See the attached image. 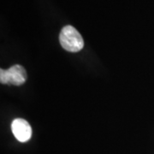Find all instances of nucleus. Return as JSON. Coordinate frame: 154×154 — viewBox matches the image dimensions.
<instances>
[{"label": "nucleus", "mask_w": 154, "mask_h": 154, "mask_svg": "<svg viewBox=\"0 0 154 154\" xmlns=\"http://www.w3.org/2000/svg\"><path fill=\"white\" fill-rule=\"evenodd\" d=\"M11 130L20 142H27L32 136V128L28 122L22 118H17L12 122Z\"/></svg>", "instance_id": "obj_2"}, {"label": "nucleus", "mask_w": 154, "mask_h": 154, "mask_svg": "<svg viewBox=\"0 0 154 154\" xmlns=\"http://www.w3.org/2000/svg\"><path fill=\"white\" fill-rule=\"evenodd\" d=\"M0 82L2 84H9V73L8 69H0Z\"/></svg>", "instance_id": "obj_4"}, {"label": "nucleus", "mask_w": 154, "mask_h": 154, "mask_svg": "<svg viewBox=\"0 0 154 154\" xmlns=\"http://www.w3.org/2000/svg\"><path fill=\"white\" fill-rule=\"evenodd\" d=\"M59 40L62 47L71 52H77L84 46V40L82 35L72 26H65L63 28L59 35Z\"/></svg>", "instance_id": "obj_1"}, {"label": "nucleus", "mask_w": 154, "mask_h": 154, "mask_svg": "<svg viewBox=\"0 0 154 154\" xmlns=\"http://www.w3.org/2000/svg\"><path fill=\"white\" fill-rule=\"evenodd\" d=\"M9 84L15 86H21L27 81V72L22 65H14L8 69Z\"/></svg>", "instance_id": "obj_3"}]
</instances>
